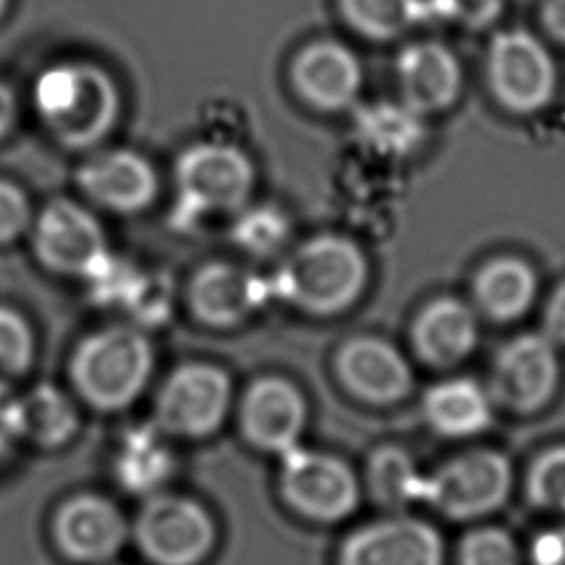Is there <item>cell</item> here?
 <instances>
[{
    "mask_svg": "<svg viewBox=\"0 0 565 565\" xmlns=\"http://www.w3.org/2000/svg\"><path fill=\"white\" fill-rule=\"evenodd\" d=\"M369 285L364 249L342 234H320L294 249L274 280V291L311 316L351 309Z\"/></svg>",
    "mask_w": 565,
    "mask_h": 565,
    "instance_id": "6da1fadb",
    "label": "cell"
},
{
    "mask_svg": "<svg viewBox=\"0 0 565 565\" xmlns=\"http://www.w3.org/2000/svg\"><path fill=\"white\" fill-rule=\"evenodd\" d=\"M33 104L42 121L68 148L102 141L119 113L115 82L90 62H60L44 68L33 84Z\"/></svg>",
    "mask_w": 565,
    "mask_h": 565,
    "instance_id": "7a4b0ae2",
    "label": "cell"
},
{
    "mask_svg": "<svg viewBox=\"0 0 565 565\" xmlns=\"http://www.w3.org/2000/svg\"><path fill=\"white\" fill-rule=\"evenodd\" d=\"M152 373L148 338L126 324L86 335L73 353L71 377L79 395L95 408L117 411L135 402Z\"/></svg>",
    "mask_w": 565,
    "mask_h": 565,
    "instance_id": "3957f363",
    "label": "cell"
},
{
    "mask_svg": "<svg viewBox=\"0 0 565 565\" xmlns=\"http://www.w3.org/2000/svg\"><path fill=\"white\" fill-rule=\"evenodd\" d=\"M483 79L494 104L514 115L543 113L558 93V64L536 33L510 26L497 31L483 53Z\"/></svg>",
    "mask_w": 565,
    "mask_h": 565,
    "instance_id": "277c9868",
    "label": "cell"
},
{
    "mask_svg": "<svg viewBox=\"0 0 565 565\" xmlns=\"http://www.w3.org/2000/svg\"><path fill=\"white\" fill-rule=\"evenodd\" d=\"M512 490L510 459L475 448L444 461L426 475L424 503L452 521H475L497 512Z\"/></svg>",
    "mask_w": 565,
    "mask_h": 565,
    "instance_id": "5b68a950",
    "label": "cell"
},
{
    "mask_svg": "<svg viewBox=\"0 0 565 565\" xmlns=\"http://www.w3.org/2000/svg\"><path fill=\"white\" fill-rule=\"evenodd\" d=\"M278 483L282 499L318 523L344 521L358 510L362 497L360 479L344 459L300 444L280 455Z\"/></svg>",
    "mask_w": 565,
    "mask_h": 565,
    "instance_id": "8992f818",
    "label": "cell"
},
{
    "mask_svg": "<svg viewBox=\"0 0 565 565\" xmlns=\"http://www.w3.org/2000/svg\"><path fill=\"white\" fill-rule=\"evenodd\" d=\"M135 541L154 565H199L214 547L210 512L181 494H152L135 523Z\"/></svg>",
    "mask_w": 565,
    "mask_h": 565,
    "instance_id": "52a82bcc",
    "label": "cell"
},
{
    "mask_svg": "<svg viewBox=\"0 0 565 565\" xmlns=\"http://www.w3.org/2000/svg\"><path fill=\"white\" fill-rule=\"evenodd\" d=\"M561 347L543 331H527L510 338L497 353L490 395L494 404L532 415L543 411L561 384Z\"/></svg>",
    "mask_w": 565,
    "mask_h": 565,
    "instance_id": "ba28073f",
    "label": "cell"
},
{
    "mask_svg": "<svg viewBox=\"0 0 565 565\" xmlns=\"http://www.w3.org/2000/svg\"><path fill=\"white\" fill-rule=\"evenodd\" d=\"M232 404L230 375L214 364H183L159 388L157 428L172 437L201 439L221 428Z\"/></svg>",
    "mask_w": 565,
    "mask_h": 565,
    "instance_id": "9c48e42d",
    "label": "cell"
},
{
    "mask_svg": "<svg viewBox=\"0 0 565 565\" xmlns=\"http://www.w3.org/2000/svg\"><path fill=\"white\" fill-rule=\"evenodd\" d=\"M179 205L188 214L241 207L254 188V166L227 143H194L177 161Z\"/></svg>",
    "mask_w": 565,
    "mask_h": 565,
    "instance_id": "30bf717a",
    "label": "cell"
},
{
    "mask_svg": "<svg viewBox=\"0 0 565 565\" xmlns=\"http://www.w3.org/2000/svg\"><path fill=\"white\" fill-rule=\"evenodd\" d=\"M38 258L53 271L95 276L108 260L106 238L95 216L66 199L51 201L33 225Z\"/></svg>",
    "mask_w": 565,
    "mask_h": 565,
    "instance_id": "8fae6325",
    "label": "cell"
},
{
    "mask_svg": "<svg viewBox=\"0 0 565 565\" xmlns=\"http://www.w3.org/2000/svg\"><path fill=\"white\" fill-rule=\"evenodd\" d=\"M444 556L439 530L419 516L393 512L353 530L338 565H444Z\"/></svg>",
    "mask_w": 565,
    "mask_h": 565,
    "instance_id": "7c38bea8",
    "label": "cell"
},
{
    "mask_svg": "<svg viewBox=\"0 0 565 565\" xmlns=\"http://www.w3.org/2000/svg\"><path fill=\"white\" fill-rule=\"evenodd\" d=\"M395 82L399 99L422 117L450 110L463 90L457 53L437 40H413L397 51Z\"/></svg>",
    "mask_w": 565,
    "mask_h": 565,
    "instance_id": "4fadbf2b",
    "label": "cell"
},
{
    "mask_svg": "<svg viewBox=\"0 0 565 565\" xmlns=\"http://www.w3.org/2000/svg\"><path fill=\"white\" fill-rule=\"evenodd\" d=\"M335 373L353 397L375 406L402 402L415 386L408 358L380 335L347 340L335 355Z\"/></svg>",
    "mask_w": 565,
    "mask_h": 565,
    "instance_id": "5bb4252c",
    "label": "cell"
},
{
    "mask_svg": "<svg viewBox=\"0 0 565 565\" xmlns=\"http://www.w3.org/2000/svg\"><path fill=\"white\" fill-rule=\"evenodd\" d=\"M53 536L66 558L97 565L108 563L121 552L128 539V523L110 499L82 492L57 508Z\"/></svg>",
    "mask_w": 565,
    "mask_h": 565,
    "instance_id": "9a60e30c",
    "label": "cell"
},
{
    "mask_svg": "<svg viewBox=\"0 0 565 565\" xmlns=\"http://www.w3.org/2000/svg\"><path fill=\"white\" fill-rule=\"evenodd\" d=\"M309 408L302 391L276 375L249 384L241 402V428L245 439L267 452L282 455L300 444Z\"/></svg>",
    "mask_w": 565,
    "mask_h": 565,
    "instance_id": "2e32d148",
    "label": "cell"
},
{
    "mask_svg": "<svg viewBox=\"0 0 565 565\" xmlns=\"http://www.w3.org/2000/svg\"><path fill=\"white\" fill-rule=\"evenodd\" d=\"M291 82L309 106L335 113L358 104L364 71L360 57L347 44L338 40H316L296 53Z\"/></svg>",
    "mask_w": 565,
    "mask_h": 565,
    "instance_id": "e0dca14e",
    "label": "cell"
},
{
    "mask_svg": "<svg viewBox=\"0 0 565 565\" xmlns=\"http://www.w3.org/2000/svg\"><path fill=\"white\" fill-rule=\"evenodd\" d=\"M411 342L422 362L435 369L461 364L479 342V313L457 296H437L415 316Z\"/></svg>",
    "mask_w": 565,
    "mask_h": 565,
    "instance_id": "ac0fdd59",
    "label": "cell"
},
{
    "mask_svg": "<svg viewBox=\"0 0 565 565\" xmlns=\"http://www.w3.org/2000/svg\"><path fill=\"white\" fill-rule=\"evenodd\" d=\"M77 181L95 203L117 212L141 210L157 192V177L148 159L124 148L88 157Z\"/></svg>",
    "mask_w": 565,
    "mask_h": 565,
    "instance_id": "d6986e66",
    "label": "cell"
},
{
    "mask_svg": "<svg viewBox=\"0 0 565 565\" xmlns=\"http://www.w3.org/2000/svg\"><path fill=\"white\" fill-rule=\"evenodd\" d=\"M267 296L269 289L258 276L230 263L201 267L190 285L194 316L212 327H232L245 320Z\"/></svg>",
    "mask_w": 565,
    "mask_h": 565,
    "instance_id": "ffe728a7",
    "label": "cell"
},
{
    "mask_svg": "<svg viewBox=\"0 0 565 565\" xmlns=\"http://www.w3.org/2000/svg\"><path fill=\"white\" fill-rule=\"evenodd\" d=\"M539 296V274L530 260L501 254L479 265L470 285V302L492 322L523 318Z\"/></svg>",
    "mask_w": 565,
    "mask_h": 565,
    "instance_id": "44dd1931",
    "label": "cell"
},
{
    "mask_svg": "<svg viewBox=\"0 0 565 565\" xmlns=\"http://www.w3.org/2000/svg\"><path fill=\"white\" fill-rule=\"evenodd\" d=\"M494 399L477 380L459 375L433 384L422 397L426 424L441 437L463 439L488 430Z\"/></svg>",
    "mask_w": 565,
    "mask_h": 565,
    "instance_id": "7402d4cb",
    "label": "cell"
},
{
    "mask_svg": "<svg viewBox=\"0 0 565 565\" xmlns=\"http://www.w3.org/2000/svg\"><path fill=\"white\" fill-rule=\"evenodd\" d=\"M428 119L397 99H377L355 110L353 126L360 143L382 159H406L428 137Z\"/></svg>",
    "mask_w": 565,
    "mask_h": 565,
    "instance_id": "603a6c76",
    "label": "cell"
},
{
    "mask_svg": "<svg viewBox=\"0 0 565 565\" xmlns=\"http://www.w3.org/2000/svg\"><path fill=\"white\" fill-rule=\"evenodd\" d=\"M9 433L35 446L55 448L66 444L77 426V406L53 384H38L9 404Z\"/></svg>",
    "mask_w": 565,
    "mask_h": 565,
    "instance_id": "cb8c5ba5",
    "label": "cell"
},
{
    "mask_svg": "<svg viewBox=\"0 0 565 565\" xmlns=\"http://www.w3.org/2000/svg\"><path fill=\"white\" fill-rule=\"evenodd\" d=\"M351 31L371 42H393L433 22L426 0H338Z\"/></svg>",
    "mask_w": 565,
    "mask_h": 565,
    "instance_id": "d4e9b609",
    "label": "cell"
},
{
    "mask_svg": "<svg viewBox=\"0 0 565 565\" xmlns=\"http://www.w3.org/2000/svg\"><path fill=\"white\" fill-rule=\"evenodd\" d=\"M366 486L380 505L399 512L408 505L424 503L426 475L408 450L382 446L371 455Z\"/></svg>",
    "mask_w": 565,
    "mask_h": 565,
    "instance_id": "484cf974",
    "label": "cell"
},
{
    "mask_svg": "<svg viewBox=\"0 0 565 565\" xmlns=\"http://www.w3.org/2000/svg\"><path fill=\"white\" fill-rule=\"evenodd\" d=\"M170 470V450L154 428H135L124 435L115 455V475L130 492H154Z\"/></svg>",
    "mask_w": 565,
    "mask_h": 565,
    "instance_id": "4316f807",
    "label": "cell"
},
{
    "mask_svg": "<svg viewBox=\"0 0 565 565\" xmlns=\"http://www.w3.org/2000/svg\"><path fill=\"white\" fill-rule=\"evenodd\" d=\"M525 492L536 510L565 514V446L547 448L532 461Z\"/></svg>",
    "mask_w": 565,
    "mask_h": 565,
    "instance_id": "83f0119b",
    "label": "cell"
},
{
    "mask_svg": "<svg viewBox=\"0 0 565 565\" xmlns=\"http://www.w3.org/2000/svg\"><path fill=\"white\" fill-rule=\"evenodd\" d=\"M459 565H523V556L508 530L481 525L461 539Z\"/></svg>",
    "mask_w": 565,
    "mask_h": 565,
    "instance_id": "f1b7e54d",
    "label": "cell"
},
{
    "mask_svg": "<svg viewBox=\"0 0 565 565\" xmlns=\"http://www.w3.org/2000/svg\"><path fill=\"white\" fill-rule=\"evenodd\" d=\"M33 360L29 322L9 307H0V380L22 375Z\"/></svg>",
    "mask_w": 565,
    "mask_h": 565,
    "instance_id": "f546056e",
    "label": "cell"
},
{
    "mask_svg": "<svg viewBox=\"0 0 565 565\" xmlns=\"http://www.w3.org/2000/svg\"><path fill=\"white\" fill-rule=\"evenodd\" d=\"M289 225L287 218L274 207H256L243 214V218L234 227V238L238 245L267 254L278 249L287 238Z\"/></svg>",
    "mask_w": 565,
    "mask_h": 565,
    "instance_id": "4dcf8cb0",
    "label": "cell"
},
{
    "mask_svg": "<svg viewBox=\"0 0 565 565\" xmlns=\"http://www.w3.org/2000/svg\"><path fill=\"white\" fill-rule=\"evenodd\" d=\"M430 20L452 22L468 31H481L499 22L505 0H426Z\"/></svg>",
    "mask_w": 565,
    "mask_h": 565,
    "instance_id": "1f68e13d",
    "label": "cell"
},
{
    "mask_svg": "<svg viewBox=\"0 0 565 565\" xmlns=\"http://www.w3.org/2000/svg\"><path fill=\"white\" fill-rule=\"evenodd\" d=\"M31 221V210L24 192L11 183L0 179V243H9L20 236Z\"/></svg>",
    "mask_w": 565,
    "mask_h": 565,
    "instance_id": "d6a6232c",
    "label": "cell"
},
{
    "mask_svg": "<svg viewBox=\"0 0 565 565\" xmlns=\"http://www.w3.org/2000/svg\"><path fill=\"white\" fill-rule=\"evenodd\" d=\"M532 565H565V527L541 532L530 547Z\"/></svg>",
    "mask_w": 565,
    "mask_h": 565,
    "instance_id": "836d02e7",
    "label": "cell"
},
{
    "mask_svg": "<svg viewBox=\"0 0 565 565\" xmlns=\"http://www.w3.org/2000/svg\"><path fill=\"white\" fill-rule=\"evenodd\" d=\"M541 331L556 344L565 347V280L554 287L543 309Z\"/></svg>",
    "mask_w": 565,
    "mask_h": 565,
    "instance_id": "e575fe53",
    "label": "cell"
},
{
    "mask_svg": "<svg viewBox=\"0 0 565 565\" xmlns=\"http://www.w3.org/2000/svg\"><path fill=\"white\" fill-rule=\"evenodd\" d=\"M539 22L550 40L565 46V0H541Z\"/></svg>",
    "mask_w": 565,
    "mask_h": 565,
    "instance_id": "d590c367",
    "label": "cell"
},
{
    "mask_svg": "<svg viewBox=\"0 0 565 565\" xmlns=\"http://www.w3.org/2000/svg\"><path fill=\"white\" fill-rule=\"evenodd\" d=\"M15 119V97L7 84L0 82V137L13 126Z\"/></svg>",
    "mask_w": 565,
    "mask_h": 565,
    "instance_id": "8d00e7d4",
    "label": "cell"
},
{
    "mask_svg": "<svg viewBox=\"0 0 565 565\" xmlns=\"http://www.w3.org/2000/svg\"><path fill=\"white\" fill-rule=\"evenodd\" d=\"M7 2H9V0H0V13H2V11H4V7H7Z\"/></svg>",
    "mask_w": 565,
    "mask_h": 565,
    "instance_id": "74e56055",
    "label": "cell"
}]
</instances>
